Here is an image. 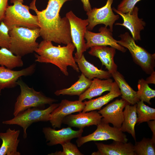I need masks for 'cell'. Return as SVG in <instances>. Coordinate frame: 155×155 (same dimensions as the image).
Returning a JSON list of instances; mask_svg holds the SVG:
<instances>
[{
    "label": "cell",
    "instance_id": "6da1fadb",
    "mask_svg": "<svg viewBox=\"0 0 155 155\" xmlns=\"http://www.w3.org/2000/svg\"><path fill=\"white\" fill-rule=\"evenodd\" d=\"M36 0L30 3V9L37 16L43 40L66 45L72 43L69 21L66 17L61 18L59 12L65 2L73 0H48L46 8L41 11L37 9Z\"/></svg>",
    "mask_w": 155,
    "mask_h": 155
},
{
    "label": "cell",
    "instance_id": "7a4b0ae2",
    "mask_svg": "<svg viewBox=\"0 0 155 155\" xmlns=\"http://www.w3.org/2000/svg\"><path fill=\"white\" fill-rule=\"evenodd\" d=\"M75 47L72 43L66 46H54L52 42L43 40L35 50V61L41 63H51L57 67L65 76H68L67 67L69 66L77 72L79 69L73 56Z\"/></svg>",
    "mask_w": 155,
    "mask_h": 155
},
{
    "label": "cell",
    "instance_id": "3957f363",
    "mask_svg": "<svg viewBox=\"0 0 155 155\" xmlns=\"http://www.w3.org/2000/svg\"><path fill=\"white\" fill-rule=\"evenodd\" d=\"M10 45L9 49L14 54L22 57L33 53L38 47L36 42L40 35V29L14 26L9 30Z\"/></svg>",
    "mask_w": 155,
    "mask_h": 155
},
{
    "label": "cell",
    "instance_id": "277c9868",
    "mask_svg": "<svg viewBox=\"0 0 155 155\" xmlns=\"http://www.w3.org/2000/svg\"><path fill=\"white\" fill-rule=\"evenodd\" d=\"M10 2L13 5H8L2 21L9 30L14 26L40 28L37 16L30 13V6L23 4V0H10Z\"/></svg>",
    "mask_w": 155,
    "mask_h": 155
},
{
    "label": "cell",
    "instance_id": "5b68a950",
    "mask_svg": "<svg viewBox=\"0 0 155 155\" xmlns=\"http://www.w3.org/2000/svg\"><path fill=\"white\" fill-rule=\"evenodd\" d=\"M20 86L21 92L17 97L15 104L13 112L14 116L20 113L32 108L44 109L45 105H50L57 100L47 97L40 92L29 87L22 80L20 79L17 82Z\"/></svg>",
    "mask_w": 155,
    "mask_h": 155
},
{
    "label": "cell",
    "instance_id": "8992f818",
    "mask_svg": "<svg viewBox=\"0 0 155 155\" xmlns=\"http://www.w3.org/2000/svg\"><path fill=\"white\" fill-rule=\"evenodd\" d=\"M119 37L121 39L117 40V43L129 50L134 61L144 72L150 75L154 71L155 53L151 54L137 45L135 40L127 32L121 34Z\"/></svg>",
    "mask_w": 155,
    "mask_h": 155
},
{
    "label": "cell",
    "instance_id": "52a82bcc",
    "mask_svg": "<svg viewBox=\"0 0 155 155\" xmlns=\"http://www.w3.org/2000/svg\"><path fill=\"white\" fill-rule=\"evenodd\" d=\"M59 104V103H53L44 109L36 108H28L12 119L3 121L2 123L6 125H16L22 127L23 138L26 139L27 137L26 130L33 123L49 121L51 113Z\"/></svg>",
    "mask_w": 155,
    "mask_h": 155
},
{
    "label": "cell",
    "instance_id": "ba28073f",
    "mask_svg": "<svg viewBox=\"0 0 155 155\" xmlns=\"http://www.w3.org/2000/svg\"><path fill=\"white\" fill-rule=\"evenodd\" d=\"M97 126V129L92 133L78 138L76 142L78 147L91 141L112 140L123 143L127 142L128 139L127 135L120 129L113 126L111 127L109 123H105L102 120Z\"/></svg>",
    "mask_w": 155,
    "mask_h": 155
},
{
    "label": "cell",
    "instance_id": "9c48e42d",
    "mask_svg": "<svg viewBox=\"0 0 155 155\" xmlns=\"http://www.w3.org/2000/svg\"><path fill=\"white\" fill-rule=\"evenodd\" d=\"M65 17L70 24L72 43L76 49L74 57L80 58L87 50L84 35L88 24V20L79 18L72 11L67 13Z\"/></svg>",
    "mask_w": 155,
    "mask_h": 155
},
{
    "label": "cell",
    "instance_id": "30bf717a",
    "mask_svg": "<svg viewBox=\"0 0 155 155\" xmlns=\"http://www.w3.org/2000/svg\"><path fill=\"white\" fill-rule=\"evenodd\" d=\"M113 1L107 0L104 6L100 8L94 7L86 12L89 23L87 30H92L96 25L102 24L106 27L109 26L110 30L113 32V24L119 18V15H115L113 12L111 5Z\"/></svg>",
    "mask_w": 155,
    "mask_h": 155
},
{
    "label": "cell",
    "instance_id": "8fae6325",
    "mask_svg": "<svg viewBox=\"0 0 155 155\" xmlns=\"http://www.w3.org/2000/svg\"><path fill=\"white\" fill-rule=\"evenodd\" d=\"M98 33H94L87 30L85 33L84 38L86 42V47L87 49L95 46H109L125 53L127 49L118 44L117 40L113 37L112 32L107 27H101L99 29Z\"/></svg>",
    "mask_w": 155,
    "mask_h": 155
},
{
    "label": "cell",
    "instance_id": "7c38bea8",
    "mask_svg": "<svg viewBox=\"0 0 155 155\" xmlns=\"http://www.w3.org/2000/svg\"><path fill=\"white\" fill-rule=\"evenodd\" d=\"M85 106L84 102L79 100L72 101L63 100L51 113L49 121L53 128H60L65 117L73 113L80 112Z\"/></svg>",
    "mask_w": 155,
    "mask_h": 155
},
{
    "label": "cell",
    "instance_id": "4fadbf2b",
    "mask_svg": "<svg viewBox=\"0 0 155 155\" xmlns=\"http://www.w3.org/2000/svg\"><path fill=\"white\" fill-rule=\"evenodd\" d=\"M42 132L46 142H49L47 145L51 146L58 144L61 145L71 142L73 139L80 137L83 130L79 129L78 130H74L69 126L58 130L48 127H43Z\"/></svg>",
    "mask_w": 155,
    "mask_h": 155
},
{
    "label": "cell",
    "instance_id": "5bb4252c",
    "mask_svg": "<svg viewBox=\"0 0 155 155\" xmlns=\"http://www.w3.org/2000/svg\"><path fill=\"white\" fill-rule=\"evenodd\" d=\"M112 9L121 16L123 20V23H116L115 25L121 26L127 29L135 41L141 40L140 32L144 29L146 24L142 19L138 17L139 8L135 6L131 12L126 13L120 12L114 7Z\"/></svg>",
    "mask_w": 155,
    "mask_h": 155
},
{
    "label": "cell",
    "instance_id": "9a60e30c",
    "mask_svg": "<svg viewBox=\"0 0 155 155\" xmlns=\"http://www.w3.org/2000/svg\"><path fill=\"white\" fill-rule=\"evenodd\" d=\"M128 104L124 99H116L108 104L98 112L103 118L102 121L111 123L113 127L120 129L124 120L123 109Z\"/></svg>",
    "mask_w": 155,
    "mask_h": 155
},
{
    "label": "cell",
    "instance_id": "2e32d148",
    "mask_svg": "<svg viewBox=\"0 0 155 155\" xmlns=\"http://www.w3.org/2000/svg\"><path fill=\"white\" fill-rule=\"evenodd\" d=\"M102 118L97 111L89 112H80L76 115L70 114L63 119L62 123L70 127L83 129L85 127L94 125L97 126Z\"/></svg>",
    "mask_w": 155,
    "mask_h": 155
},
{
    "label": "cell",
    "instance_id": "e0dca14e",
    "mask_svg": "<svg viewBox=\"0 0 155 155\" xmlns=\"http://www.w3.org/2000/svg\"><path fill=\"white\" fill-rule=\"evenodd\" d=\"M35 68L36 64L34 63L18 71L13 70L4 66H0V92L5 88L16 87L18 85L17 82L20 77L32 75L35 71Z\"/></svg>",
    "mask_w": 155,
    "mask_h": 155
},
{
    "label": "cell",
    "instance_id": "ac0fdd59",
    "mask_svg": "<svg viewBox=\"0 0 155 155\" xmlns=\"http://www.w3.org/2000/svg\"><path fill=\"white\" fill-rule=\"evenodd\" d=\"M98 150L92 155H134L133 145L131 142L123 143L113 140L110 144L96 142Z\"/></svg>",
    "mask_w": 155,
    "mask_h": 155
},
{
    "label": "cell",
    "instance_id": "d6986e66",
    "mask_svg": "<svg viewBox=\"0 0 155 155\" xmlns=\"http://www.w3.org/2000/svg\"><path fill=\"white\" fill-rule=\"evenodd\" d=\"M116 50L111 46H95L90 47L88 53L90 55L98 58L102 65H104L106 69L112 74L117 71V66L114 60Z\"/></svg>",
    "mask_w": 155,
    "mask_h": 155
},
{
    "label": "cell",
    "instance_id": "ffe728a7",
    "mask_svg": "<svg viewBox=\"0 0 155 155\" xmlns=\"http://www.w3.org/2000/svg\"><path fill=\"white\" fill-rule=\"evenodd\" d=\"M19 130L8 129L5 133L0 132V138L2 142L0 147V155H20L17 151L20 142L18 139Z\"/></svg>",
    "mask_w": 155,
    "mask_h": 155
},
{
    "label": "cell",
    "instance_id": "44dd1931",
    "mask_svg": "<svg viewBox=\"0 0 155 155\" xmlns=\"http://www.w3.org/2000/svg\"><path fill=\"white\" fill-rule=\"evenodd\" d=\"M74 58L79 70L87 78L92 80L94 78L106 79L112 77V74L108 71L99 69L88 61L83 54L80 58Z\"/></svg>",
    "mask_w": 155,
    "mask_h": 155
},
{
    "label": "cell",
    "instance_id": "7402d4cb",
    "mask_svg": "<svg viewBox=\"0 0 155 155\" xmlns=\"http://www.w3.org/2000/svg\"><path fill=\"white\" fill-rule=\"evenodd\" d=\"M113 83V80L110 78L104 80L94 78L90 87L79 96L78 100L82 101L85 99L90 100L101 95L105 92L110 91Z\"/></svg>",
    "mask_w": 155,
    "mask_h": 155
},
{
    "label": "cell",
    "instance_id": "603a6c76",
    "mask_svg": "<svg viewBox=\"0 0 155 155\" xmlns=\"http://www.w3.org/2000/svg\"><path fill=\"white\" fill-rule=\"evenodd\" d=\"M121 95L118 85L115 82H113L111 89L107 94L96 99H91L88 101H85L84 102L85 107L82 112L100 110L103 106Z\"/></svg>",
    "mask_w": 155,
    "mask_h": 155
},
{
    "label": "cell",
    "instance_id": "cb8c5ba5",
    "mask_svg": "<svg viewBox=\"0 0 155 155\" xmlns=\"http://www.w3.org/2000/svg\"><path fill=\"white\" fill-rule=\"evenodd\" d=\"M137 103L134 105L127 104L123 111L124 120L120 129L123 132H127L131 135L136 142L135 127L137 119L136 108Z\"/></svg>",
    "mask_w": 155,
    "mask_h": 155
},
{
    "label": "cell",
    "instance_id": "d4e9b609",
    "mask_svg": "<svg viewBox=\"0 0 155 155\" xmlns=\"http://www.w3.org/2000/svg\"><path fill=\"white\" fill-rule=\"evenodd\" d=\"M111 74L120 89L122 98L130 104L137 103L140 100L137 98V92L127 83L123 75L117 71Z\"/></svg>",
    "mask_w": 155,
    "mask_h": 155
},
{
    "label": "cell",
    "instance_id": "484cf974",
    "mask_svg": "<svg viewBox=\"0 0 155 155\" xmlns=\"http://www.w3.org/2000/svg\"><path fill=\"white\" fill-rule=\"evenodd\" d=\"M92 81L82 73L79 76L78 80L70 87L57 90L55 92L54 94L57 96L67 95L79 96L90 87Z\"/></svg>",
    "mask_w": 155,
    "mask_h": 155
},
{
    "label": "cell",
    "instance_id": "4316f807",
    "mask_svg": "<svg viewBox=\"0 0 155 155\" xmlns=\"http://www.w3.org/2000/svg\"><path fill=\"white\" fill-rule=\"evenodd\" d=\"M21 57L15 55L9 49L5 47L0 49V65L12 69L23 65Z\"/></svg>",
    "mask_w": 155,
    "mask_h": 155
},
{
    "label": "cell",
    "instance_id": "83f0119b",
    "mask_svg": "<svg viewBox=\"0 0 155 155\" xmlns=\"http://www.w3.org/2000/svg\"><path fill=\"white\" fill-rule=\"evenodd\" d=\"M133 149L134 155H155V142L144 137L141 141L135 142Z\"/></svg>",
    "mask_w": 155,
    "mask_h": 155
},
{
    "label": "cell",
    "instance_id": "f1b7e54d",
    "mask_svg": "<svg viewBox=\"0 0 155 155\" xmlns=\"http://www.w3.org/2000/svg\"><path fill=\"white\" fill-rule=\"evenodd\" d=\"M137 104L136 110L138 115L137 123L139 124L155 120V108L146 105L142 100L138 101Z\"/></svg>",
    "mask_w": 155,
    "mask_h": 155
},
{
    "label": "cell",
    "instance_id": "f546056e",
    "mask_svg": "<svg viewBox=\"0 0 155 155\" xmlns=\"http://www.w3.org/2000/svg\"><path fill=\"white\" fill-rule=\"evenodd\" d=\"M137 87L136 95L138 99L151 104L150 100L155 97V90L150 88L143 78L139 80Z\"/></svg>",
    "mask_w": 155,
    "mask_h": 155
},
{
    "label": "cell",
    "instance_id": "4dcf8cb0",
    "mask_svg": "<svg viewBox=\"0 0 155 155\" xmlns=\"http://www.w3.org/2000/svg\"><path fill=\"white\" fill-rule=\"evenodd\" d=\"M63 150L62 151H56L48 154L49 155H84L79 150L76 145L70 142L61 144Z\"/></svg>",
    "mask_w": 155,
    "mask_h": 155
},
{
    "label": "cell",
    "instance_id": "1f68e13d",
    "mask_svg": "<svg viewBox=\"0 0 155 155\" xmlns=\"http://www.w3.org/2000/svg\"><path fill=\"white\" fill-rule=\"evenodd\" d=\"M9 29L2 21L0 23V47L9 49L10 45V37Z\"/></svg>",
    "mask_w": 155,
    "mask_h": 155
},
{
    "label": "cell",
    "instance_id": "d6a6232c",
    "mask_svg": "<svg viewBox=\"0 0 155 155\" xmlns=\"http://www.w3.org/2000/svg\"><path fill=\"white\" fill-rule=\"evenodd\" d=\"M141 0H122L117 10L124 13L131 12L136 4Z\"/></svg>",
    "mask_w": 155,
    "mask_h": 155
},
{
    "label": "cell",
    "instance_id": "836d02e7",
    "mask_svg": "<svg viewBox=\"0 0 155 155\" xmlns=\"http://www.w3.org/2000/svg\"><path fill=\"white\" fill-rule=\"evenodd\" d=\"M8 0H0V23L3 21L6 9L8 6Z\"/></svg>",
    "mask_w": 155,
    "mask_h": 155
},
{
    "label": "cell",
    "instance_id": "e575fe53",
    "mask_svg": "<svg viewBox=\"0 0 155 155\" xmlns=\"http://www.w3.org/2000/svg\"><path fill=\"white\" fill-rule=\"evenodd\" d=\"M147 123L153 133L151 139L155 142V120L149 121Z\"/></svg>",
    "mask_w": 155,
    "mask_h": 155
},
{
    "label": "cell",
    "instance_id": "d590c367",
    "mask_svg": "<svg viewBox=\"0 0 155 155\" xmlns=\"http://www.w3.org/2000/svg\"><path fill=\"white\" fill-rule=\"evenodd\" d=\"M83 5L84 10L86 12L90 11L92 9L91 5L89 0H81Z\"/></svg>",
    "mask_w": 155,
    "mask_h": 155
},
{
    "label": "cell",
    "instance_id": "8d00e7d4",
    "mask_svg": "<svg viewBox=\"0 0 155 155\" xmlns=\"http://www.w3.org/2000/svg\"><path fill=\"white\" fill-rule=\"evenodd\" d=\"M150 75L146 78L145 80L148 84H155V72L153 71Z\"/></svg>",
    "mask_w": 155,
    "mask_h": 155
}]
</instances>
